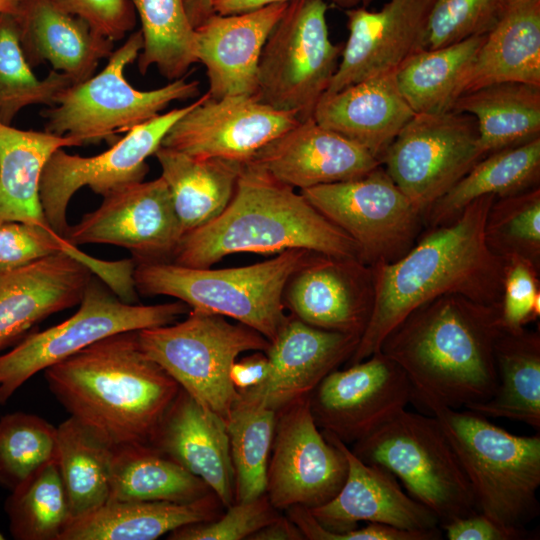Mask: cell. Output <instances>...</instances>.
I'll return each mask as SVG.
<instances>
[{
    "mask_svg": "<svg viewBox=\"0 0 540 540\" xmlns=\"http://www.w3.org/2000/svg\"><path fill=\"white\" fill-rule=\"evenodd\" d=\"M415 115L399 91L395 73L368 78L324 94L314 112L323 127L381 158Z\"/></svg>",
    "mask_w": 540,
    "mask_h": 540,
    "instance_id": "83f0119b",
    "label": "cell"
},
{
    "mask_svg": "<svg viewBox=\"0 0 540 540\" xmlns=\"http://www.w3.org/2000/svg\"><path fill=\"white\" fill-rule=\"evenodd\" d=\"M113 453V444L74 417L57 426L56 460L72 521L109 500Z\"/></svg>",
    "mask_w": 540,
    "mask_h": 540,
    "instance_id": "8d00e7d4",
    "label": "cell"
},
{
    "mask_svg": "<svg viewBox=\"0 0 540 540\" xmlns=\"http://www.w3.org/2000/svg\"><path fill=\"white\" fill-rule=\"evenodd\" d=\"M4 510L16 540H60L72 521L70 504L54 459L10 492Z\"/></svg>",
    "mask_w": 540,
    "mask_h": 540,
    "instance_id": "ab89813d",
    "label": "cell"
},
{
    "mask_svg": "<svg viewBox=\"0 0 540 540\" xmlns=\"http://www.w3.org/2000/svg\"><path fill=\"white\" fill-rule=\"evenodd\" d=\"M43 372L70 416L114 446L149 444L180 390L142 350L137 331L103 338Z\"/></svg>",
    "mask_w": 540,
    "mask_h": 540,
    "instance_id": "3957f363",
    "label": "cell"
},
{
    "mask_svg": "<svg viewBox=\"0 0 540 540\" xmlns=\"http://www.w3.org/2000/svg\"><path fill=\"white\" fill-rule=\"evenodd\" d=\"M288 3L215 13L195 29V57L206 68L210 97L256 96L262 49Z\"/></svg>",
    "mask_w": 540,
    "mask_h": 540,
    "instance_id": "d4e9b609",
    "label": "cell"
},
{
    "mask_svg": "<svg viewBox=\"0 0 540 540\" xmlns=\"http://www.w3.org/2000/svg\"><path fill=\"white\" fill-rule=\"evenodd\" d=\"M540 137L481 158L423 214L428 228L454 221L472 201L486 195H514L539 186Z\"/></svg>",
    "mask_w": 540,
    "mask_h": 540,
    "instance_id": "d6a6232c",
    "label": "cell"
},
{
    "mask_svg": "<svg viewBox=\"0 0 540 540\" xmlns=\"http://www.w3.org/2000/svg\"><path fill=\"white\" fill-rule=\"evenodd\" d=\"M373 301L370 266L318 253L292 274L283 293L285 308L302 322L358 337L368 324Z\"/></svg>",
    "mask_w": 540,
    "mask_h": 540,
    "instance_id": "ffe728a7",
    "label": "cell"
},
{
    "mask_svg": "<svg viewBox=\"0 0 540 540\" xmlns=\"http://www.w3.org/2000/svg\"><path fill=\"white\" fill-rule=\"evenodd\" d=\"M314 254L288 249L263 262L222 269L192 268L171 261L141 262L136 263L133 278L142 296H170L193 310L233 318L271 343L288 318L285 286Z\"/></svg>",
    "mask_w": 540,
    "mask_h": 540,
    "instance_id": "5b68a950",
    "label": "cell"
},
{
    "mask_svg": "<svg viewBox=\"0 0 540 540\" xmlns=\"http://www.w3.org/2000/svg\"><path fill=\"white\" fill-rule=\"evenodd\" d=\"M181 322L137 331L140 347L197 403L225 422L239 398L230 370L241 353L266 352L256 330L224 316L190 310Z\"/></svg>",
    "mask_w": 540,
    "mask_h": 540,
    "instance_id": "9c48e42d",
    "label": "cell"
},
{
    "mask_svg": "<svg viewBox=\"0 0 540 540\" xmlns=\"http://www.w3.org/2000/svg\"><path fill=\"white\" fill-rule=\"evenodd\" d=\"M431 0H389L381 9L356 6L345 10L348 38L325 94L359 81L396 73L423 50Z\"/></svg>",
    "mask_w": 540,
    "mask_h": 540,
    "instance_id": "d6986e66",
    "label": "cell"
},
{
    "mask_svg": "<svg viewBox=\"0 0 540 540\" xmlns=\"http://www.w3.org/2000/svg\"><path fill=\"white\" fill-rule=\"evenodd\" d=\"M141 22L143 48L138 69L144 75L155 66L166 79L184 77L197 62L195 29L184 0H130Z\"/></svg>",
    "mask_w": 540,
    "mask_h": 540,
    "instance_id": "f35d334b",
    "label": "cell"
},
{
    "mask_svg": "<svg viewBox=\"0 0 540 540\" xmlns=\"http://www.w3.org/2000/svg\"><path fill=\"white\" fill-rule=\"evenodd\" d=\"M221 506L213 492L186 503L107 501L71 521L60 540H154L179 527L216 519Z\"/></svg>",
    "mask_w": 540,
    "mask_h": 540,
    "instance_id": "f546056e",
    "label": "cell"
},
{
    "mask_svg": "<svg viewBox=\"0 0 540 540\" xmlns=\"http://www.w3.org/2000/svg\"><path fill=\"white\" fill-rule=\"evenodd\" d=\"M451 442L479 512L516 530L540 512V434L519 436L479 413L444 406L428 411Z\"/></svg>",
    "mask_w": 540,
    "mask_h": 540,
    "instance_id": "8992f818",
    "label": "cell"
},
{
    "mask_svg": "<svg viewBox=\"0 0 540 540\" xmlns=\"http://www.w3.org/2000/svg\"><path fill=\"white\" fill-rule=\"evenodd\" d=\"M188 19L194 29L215 14L213 0H184Z\"/></svg>",
    "mask_w": 540,
    "mask_h": 540,
    "instance_id": "9f6ffc18",
    "label": "cell"
},
{
    "mask_svg": "<svg viewBox=\"0 0 540 540\" xmlns=\"http://www.w3.org/2000/svg\"><path fill=\"white\" fill-rule=\"evenodd\" d=\"M500 82L540 86V0H503L460 79L456 99Z\"/></svg>",
    "mask_w": 540,
    "mask_h": 540,
    "instance_id": "f1b7e54d",
    "label": "cell"
},
{
    "mask_svg": "<svg viewBox=\"0 0 540 540\" xmlns=\"http://www.w3.org/2000/svg\"><path fill=\"white\" fill-rule=\"evenodd\" d=\"M300 193L357 244L359 260L370 267L406 254L424 224L421 212L382 165L361 177Z\"/></svg>",
    "mask_w": 540,
    "mask_h": 540,
    "instance_id": "7c38bea8",
    "label": "cell"
},
{
    "mask_svg": "<svg viewBox=\"0 0 540 540\" xmlns=\"http://www.w3.org/2000/svg\"><path fill=\"white\" fill-rule=\"evenodd\" d=\"M351 450L365 463L392 473L436 515L440 527L478 512L457 454L432 414L403 409Z\"/></svg>",
    "mask_w": 540,
    "mask_h": 540,
    "instance_id": "52a82bcc",
    "label": "cell"
},
{
    "mask_svg": "<svg viewBox=\"0 0 540 540\" xmlns=\"http://www.w3.org/2000/svg\"><path fill=\"white\" fill-rule=\"evenodd\" d=\"M142 48V33L137 30L112 52L101 72L66 88L56 104L41 113L45 131L74 138L81 145L103 140L113 144L119 134L158 116L171 102L199 95V81H187L186 76L153 90L134 88L125 69Z\"/></svg>",
    "mask_w": 540,
    "mask_h": 540,
    "instance_id": "ba28073f",
    "label": "cell"
},
{
    "mask_svg": "<svg viewBox=\"0 0 540 540\" xmlns=\"http://www.w3.org/2000/svg\"><path fill=\"white\" fill-rule=\"evenodd\" d=\"M503 329L501 303L446 294L411 312L379 351L405 372L412 402L427 411L466 408L490 399L497 388L494 347Z\"/></svg>",
    "mask_w": 540,
    "mask_h": 540,
    "instance_id": "7a4b0ae2",
    "label": "cell"
},
{
    "mask_svg": "<svg viewBox=\"0 0 540 540\" xmlns=\"http://www.w3.org/2000/svg\"><path fill=\"white\" fill-rule=\"evenodd\" d=\"M484 236L489 250L504 262L520 258L540 269V187L495 198Z\"/></svg>",
    "mask_w": 540,
    "mask_h": 540,
    "instance_id": "7bdbcfd3",
    "label": "cell"
},
{
    "mask_svg": "<svg viewBox=\"0 0 540 540\" xmlns=\"http://www.w3.org/2000/svg\"><path fill=\"white\" fill-rule=\"evenodd\" d=\"M210 493L200 478L149 444L114 446L108 501L186 503Z\"/></svg>",
    "mask_w": 540,
    "mask_h": 540,
    "instance_id": "d590c367",
    "label": "cell"
},
{
    "mask_svg": "<svg viewBox=\"0 0 540 540\" xmlns=\"http://www.w3.org/2000/svg\"><path fill=\"white\" fill-rule=\"evenodd\" d=\"M154 156L183 234L208 224L224 211L244 165L216 158H195L162 145Z\"/></svg>",
    "mask_w": 540,
    "mask_h": 540,
    "instance_id": "1f68e13d",
    "label": "cell"
},
{
    "mask_svg": "<svg viewBox=\"0 0 540 540\" xmlns=\"http://www.w3.org/2000/svg\"><path fill=\"white\" fill-rule=\"evenodd\" d=\"M498 385L493 396L466 409L540 429V334L503 329L494 347Z\"/></svg>",
    "mask_w": 540,
    "mask_h": 540,
    "instance_id": "e575fe53",
    "label": "cell"
},
{
    "mask_svg": "<svg viewBox=\"0 0 540 540\" xmlns=\"http://www.w3.org/2000/svg\"><path fill=\"white\" fill-rule=\"evenodd\" d=\"M57 458V427L21 411L0 418V487L13 491Z\"/></svg>",
    "mask_w": 540,
    "mask_h": 540,
    "instance_id": "ee69618b",
    "label": "cell"
},
{
    "mask_svg": "<svg viewBox=\"0 0 540 540\" xmlns=\"http://www.w3.org/2000/svg\"><path fill=\"white\" fill-rule=\"evenodd\" d=\"M70 146L81 143L47 131L17 129L0 121V221L50 227L40 201V179L49 157L57 149Z\"/></svg>",
    "mask_w": 540,
    "mask_h": 540,
    "instance_id": "4dcf8cb0",
    "label": "cell"
},
{
    "mask_svg": "<svg viewBox=\"0 0 540 540\" xmlns=\"http://www.w3.org/2000/svg\"><path fill=\"white\" fill-rule=\"evenodd\" d=\"M450 111L475 118L483 157L540 137V86L490 84L459 96Z\"/></svg>",
    "mask_w": 540,
    "mask_h": 540,
    "instance_id": "836d02e7",
    "label": "cell"
},
{
    "mask_svg": "<svg viewBox=\"0 0 540 540\" xmlns=\"http://www.w3.org/2000/svg\"><path fill=\"white\" fill-rule=\"evenodd\" d=\"M373 0H361V4L362 6H365L367 7V5H369Z\"/></svg>",
    "mask_w": 540,
    "mask_h": 540,
    "instance_id": "680465c9",
    "label": "cell"
},
{
    "mask_svg": "<svg viewBox=\"0 0 540 540\" xmlns=\"http://www.w3.org/2000/svg\"><path fill=\"white\" fill-rule=\"evenodd\" d=\"M72 84L70 78L54 70L44 79L37 78L21 47L14 15L0 12V121L11 125L15 116L30 105L54 106Z\"/></svg>",
    "mask_w": 540,
    "mask_h": 540,
    "instance_id": "b9f144b4",
    "label": "cell"
},
{
    "mask_svg": "<svg viewBox=\"0 0 540 540\" xmlns=\"http://www.w3.org/2000/svg\"><path fill=\"white\" fill-rule=\"evenodd\" d=\"M5 539V536L0 532V540Z\"/></svg>",
    "mask_w": 540,
    "mask_h": 540,
    "instance_id": "91938a15",
    "label": "cell"
},
{
    "mask_svg": "<svg viewBox=\"0 0 540 540\" xmlns=\"http://www.w3.org/2000/svg\"><path fill=\"white\" fill-rule=\"evenodd\" d=\"M92 277L66 250L0 273V354L48 316L79 305Z\"/></svg>",
    "mask_w": 540,
    "mask_h": 540,
    "instance_id": "cb8c5ba5",
    "label": "cell"
},
{
    "mask_svg": "<svg viewBox=\"0 0 540 540\" xmlns=\"http://www.w3.org/2000/svg\"><path fill=\"white\" fill-rule=\"evenodd\" d=\"M269 367L266 353L255 351L242 359H236L230 370V379L235 389L243 392L263 383L268 376Z\"/></svg>",
    "mask_w": 540,
    "mask_h": 540,
    "instance_id": "f5cc1de1",
    "label": "cell"
},
{
    "mask_svg": "<svg viewBox=\"0 0 540 540\" xmlns=\"http://www.w3.org/2000/svg\"><path fill=\"white\" fill-rule=\"evenodd\" d=\"M288 517L297 525L304 539L308 540H437L440 532H418L399 529L393 526L368 523L362 528L343 532H331L321 526L309 509L294 506L289 509Z\"/></svg>",
    "mask_w": 540,
    "mask_h": 540,
    "instance_id": "f907efd6",
    "label": "cell"
},
{
    "mask_svg": "<svg viewBox=\"0 0 540 540\" xmlns=\"http://www.w3.org/2000/svg\"><path fill=\"white\" fill-rule=\"evenodd\" d=\"M182 301L139 305L123 301L99 277L91 278L78 310L65 321L29 333L0 354V404L32 376L108 336L174 323L187 314Z\"/></svg>",
    "mask_w": 540,
    "mask_h": 540,
    "instance_id": "30bf717a",
    "label": "cell"
},
{
    "mask_svg": "<svg viewBox=\"0 0 540 540\" xmlns=\"http://www.w3.org/2000/svg\"><path fill=\"white\" fill-rule=\"evenodd\" d=\"M495 198H477L451 223L429 228L399 259L371 266L373 308L346 366L378 352L398 324L437 297L460 294L481 303H501L505 262L489 250L484 236Z\"/></svg>",
    "mask_w": 540,
    "mask_h": 540,
    "instance_id": "6da1fadb",
    "label": "cell"
},
{
    "mask_svg": "<svg viewBox=\"0 0 540 540\" xmlns=\"http://www.w3.org/2000/svg\"><path fill=\"white\" fill-rule=\"evenodd\" d=\"M17 0H0V12L12 13L15 10Z\"/></svg>",
    "mask_w": 540,
    "mask_h": 540,
    "instance_id": "6f0895ef",
    "label": "cell"
},
{
    "mask_svg": "<svg viewBox=\"0 0 540 540\" xmlns=\"http://www.w3.org/2000/svg\"><path fill=\"white\" fill-rule=\"evenodd\" d=\"M183 233L168 186L160 176L119 188L69 226L74 246L110 244L129 250L136 263L171 261Z\"/></svg>",
    "mask_w": 540,
    "mask_h": 540,
    "instance_id": "ac0fdd59",
    "label": "cell"
},
{
    "mask_svg": "<svg viewBox=\"0 0 540 540\" xmlns=\"http://www.w3.org/2000/svg\"><path fill=\"white\" fill-rule=\"evenodd\" d=\"M70 246L50 227L0 221V273L21 268Z\"/></svg>",
    "mask_w": 540,
    "mask_h": 540,
    "instance_id": "7dc6e473",
    "label": "cell"
},
{
    "mask_svg": "<svg viewBox=\"0 0 540 540\" xmlns=\"http://www.w3.org/2000/svg\"><path fill=\"white\" fill-rule=\"evenodd\" d=\"M503 0H431L423 49H436L485 34Z\"/></svg>",
    "mask_w": 540,
    "mask_h": 540,
    "instance_id": "f6af8a7d",
    "label": "cell"
},
{
    "mask_svg": "<svg viewBox=\"0 0 540 540\" xmlns=\"http://www.w3.org/2000/svg\"><path fill=\"white\" fill-rule=\"evenodd\" d=\"M485 34L411 55L396 71L400 93L415 114L451 110L458 84Z\"/></svg>",
    "mask_w": 540,
    "mask_h": 540,
    "instance_id": "74e56055",
    "label": "cell"
},
{
    "mask_svg": "<svg viewBox=\"0 0 540 540\" xmlns=\"http://www.w3.org/2000/svg\"><path fill=\"white\" fill-rule=\"evenodd\" d=\"M304 536L297 525L289 518L279 516L268 523L248 540H303Z\"/></svg>",
    "mask_w": 540,
    "mask_h": 540,
    "instance_id": "11a10c76",
    "label": "cell"
},
{
    "mask_svg": "<svg viewBox=\"0 0 540 540\" xmlns=\"http://www.w3.org/2000/svg\"><path fill=\"white\" fill-rule=\"evenodd\" d=\"M478 139L469 114H415L386 149L381 165L423 216L483 158Z\"/></svg>",
    "mask_w": 540,
    "mask_h": 540,
    "instance_id": "4fadbf2b",
    "label": "cell"
},
{
    "mask_svg": "<svg viewBox=\"0 0 540 540\" xmlns=\"http://www.w3.org/2000/svg\"><path fill=\"white\" fill-rule=\"evenodd\" d=\"M13 15L29 65L49 63L73 84L93 76L99 62L113 52L112 40L52 0H17Z\"/></svg>",
    "mask_w": 540,
    "mask_h": 540,
    "instance_id": "4316f807",
    "label": "cell"
},
{
    "mask_svg": "<svg viewBox=\"0 0 540 540\" xmlns=\"http://www.w3.org/2000/svg\"><path fill=\"white\" fill-rule=\"evenodd\" d=\"M323 434L343 451L347 474L333 498L309 509L321 526L338 533L356 528L359 522H367L409 531L440 532L436 515L405 493L392 473L365 463L337 437L327 432Z\"/></svg>",
    "mask_w": 540,
    "mask_h": 540,
    "instance_id": "7402d4cb",
    "label": "cell"
},
{
    "mask_svg": "<svg viewBox=\"0 0 540 540\" xmlns=\"http://www.w3.org/2000/svg\"><path fill=\"white\" fill-rule=\"evenodd\" d=\"M359 339L288 316L265 352L270 365L267 378L256 387L239 392V397L278 413L309 397L327 374L349 360Z\"/></svg>",
    "mask_w": 540,
    "mask_h": 540,
    "instance_id": "44dd1931",
    "label": "cell"
},
{
    "mask_svg": "<svg viewBox=\"0 0 540 540\" xmlns=\"http://www.w3.org/2000/svg\"><path fill=\"white\" fill-rule=\"evenodd\" d=\"M412 398L405 372L378 351L327 374L309 395V406L323 432L354 444L406 409Z\"/></svg>",
    "mask_w": 540,
    "mask_h": 540,
    "instance_id": "2e32d148",
    "label": "cell"
},
{
    "mask_svg": "<svg viewBox=\"0 0 540 540\" xmlns=\"http://www.w3.org/2000/svg\"><path fill=\"white\" fill-rule=\"evenodd\" d=\"M172 109L133 128L105 152L82 157L57 149L46 162L40 179V201L49 226L65 238L70 225L67 209L72 196L88 186L102 197L144 180L154 155L170 127L193 106Z\"/></svg>",
    "mask_w": 540,
    "mask_h": 540,
    "instance_id": "5bb4252c",
    "label": "cell"
},
{
    "mask_svg": "<svg viewBox=\"0 0 540 540\" xmlns=\"http://www.w3.org/2000/svg\"><path fill=\"white\" fill-rule=\"evenodd\" d=\"M346 474V457L320 431L309 397L277 413L266 487V495L276 509L318 507L337 494Z\"/></svg>",
    "mask_w": 540,
    "mask_h": 540,
    "instance_id": "9a60e30c",
    "label": "cell"
},
{
    "mask_svg": "<svg viewBox=\"0 0 540 540\" xmlns=\"http://www.w3.org/2000/svg\"><path fill=\"white\" fill-rule=\"evenodd\" d=\"M539 268L513 258L505 262L501 319L503 328L518 331L540 314Z\"/></svg>",
    "mask_w": 540,
    "mask_h": 540,
    "instance_id": "c3c4849f",
    "label": "cell"
},
{
    "mask_svg": "<svg viewBox=\"0 0 540 540\" xmlns=\"http://www.w3.org/2000/svg\"><path fill=\"white\" fill-rule=\"evenodd\" d=\"M227 511L208 522L188 524L167 535L169 540H242L280 516L266 494L234 502Z\"/></svg>",
    "mask_w": 540,
    "mask_h": 540,
    "instance_id": "bcb514c9",
    "label": "cell"
},
{
    "mask_svg": "<svg viewBox=\"0 0 540 540\" xmlns=\"http://www.w3.org/2000/svg\"><path fill=\"white\" fill-rule=\"evenodd\" d=\"M324 0H293L269 34L258 66L256 97L300 121L313 112L338 68L343 43L331 41Z\"/></svg>",
    "mask_w": 540,
    "mask_h": 540,
    "instance_id": "8fae6325",
    "label": "cell"
},
{
    "mask_svg": "<svg viewBox=\"0 0 540 540\" xmlns=\"http://www.w3.org/2000/svg\"><path fill=\"white\" fill-rule=\"evenodd\" d=\"M440 528L449 540H520L529 535L527 530L505 527L479 511Z\"/></svg>",
    "mask_w": 540,
    "mask_h": 540,
    "instance_id": "816d5d0a",
    "label": "cell"
},
{
    "mask_svg": "<svg viewBox=\"0 0 540 540\" xmlns=\"http://www.w3.org/2000/svg\"><path fill=\"white\" fill-rule=\"evenodd\" d=\"M248 163L300 190L361 177L381 165L367 150L313 117L299 121Z\"/></svg>",
    "mask_w": 540,
    "mask_h": 540,
    "instance_id": "603a6c76",
    "label": "cell"
},
{
    "mask_svg": "<svg viewBox=\"0 0 540 540\" xmlns=\"http://www.w3.org/2000/svg\"><path fill=\"white\" fill-rule=\"evenodd\" d=\"M63 11L86 21L98 34L113 42L123 39L136 25L130 0H52Z\"/></svg>",
    "mask_w": 540,
    "mask_h": 540,
    "instance_id": "681fc988",
    "label": "cell"
},
{
    "mask_svg": "<svg viewBox=\"0 0 540 540\" xmlns=\"http://www.w3.org/2000/svg\"><path fill=\"white\" fill-rule=\"evenodd\" d=\"M288 249L359 259L357 244L300 192L246 163L224 211L208 224L183 234L171 262L209 268L235 253Z\"/></svg>",
    "mask_w": 540,
    "mask_h": 540,
    "instance_id": "277c9868",
    "label": "cell"
},
{
    "mask_svg": "<svg viewBox=\"0 0 540 540\" xmlns=\"http://www.w3.org/2000/svg\"><path fill=\"white\" fill-rule=\"evenodd\" d=\"M277 413L238 398L226 421L234 471L235 502L266 494Z\"/></svg>",
    "mask_w": 540,
    "mask_h": 540,
    "instance_id": "60d3db41",
    "label": "cell"
},
{
    "mask_svg": "<svg viewBox=\"0 0 540 540\" xmlns=\"http://www.w3.org/2000/svg\"><path fill=\"white\" fill-rule=\"evenodd\" d=\"M149 445L200 478L224 507L235 502L226 422L180 388Z\"/></svg>",
    "mask_w": 540,
    "mask_h": 540,
    "instance_id": "484cf974",
    "label": "cell"
},
{
    "mask_svg": "<svg viewBox=\"0 0 540 540\" xmlns=\"http://www.w3.org/2000/svg\"><path fill=\"white\" fill-rule=\"evenodd\" d=\"M293 0H213L214 11L220 15L238 14L256 10L275 3H288ZM336 5L349 9L358 6L361 0H332Z\"/></svg>",
    "mask_w": 540,
    "mask_h": 540,
    "instance_id": "db71d44e",
    "label": "cell"
},
{
    "mask_svg": "<svg viewBox=\"0 0 540 540\" xmlns=\"http://www.w3.org/2000/svg\"><path fill=\"white\" fill-rule=\"evenodd\" d=\"M300 120L256 96L220 99L206 92L179 118L161 145L195 158L248 163L262 148Z\"/></svg>",
    "mask_w": 540,
    "mask_h": 540,
    "instance_id": "e0dca14e",
    "label": "cell"
}]
</instances>
